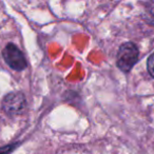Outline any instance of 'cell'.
<instances>
[{
	"instance_id": "obj_2",
	"label": "cell",
	"mask_w": 154,
	"mask_h": 154,
	"mask_svg": "<svg viewBox=\"0 0 154 154\" xmlns=\"http://www.w3.org/2000/svg\"><path fill=\"white\" fill-rule=\"evenodd\" d=\"M3 58L5 62L16 71H22L26 68V60L24 55L14 43H9L3 49Z\"/></svg>"
},
{
	"instance_id": "obj_5",
	"label": "cell",
	"mask_w": 154,
	"mask_h": 154,
	"mask_svg": "<svg viewBox=\"0 0 154 154\" xmlns=\"http://www.w3.org/2000/svg\"><path fill=\"white\" fill-rule=\"evenodd\" d=\"M16 145H11V146H7V147H3L0 149V154H8L9 152H11L12 150L15 148Z\"/></svg>"
},
{
	"instance_id": "obj_1",
	"label": "cell",
	"mask_w": 154,
	"mask_h": 154,
	"mask_svg": "<svg viewBox=\"0 0 154 154\" xmlns=\"http://www.w3.org/2000/svg\"><path fill=\"white\" fill-rule=\"evenodd\" d=\"M138 59V49L133 42H126L120 45L117 53L116 64L122 72L128 73Z\"/></svg>"
},
{
	"instance_id": "obj_4",
	"label": "cell",
	"mask_w": 154,
	"mask_h": 154,
	"mask_svg": "<svg viewBox=\"0 0 154 154\" xmlns=\"http://www.w3.org/2000/svg\"><path fill=\"white\" fill-rule=\"evenodd\" d=\"M147 69H148V72H149V74L154 78V53L152 54L149 58H148Z\"/></svg>"
},
{
	"instance_id": "obj_3",
	"label": "cell",
	"mask_w": 154,
	"mask_h": 154,
	"mask_svg": "<svg viewBox=\"0 0 154 154\" xmlns=\"http://www.w3.org/2000/svg\"><path fill=\"white\" fill-rule=\"evenodd\" d=\"M24 108H26V98L22 93H10L2 100V109L9 115L20 114L24 110Z\"/></svg>"
}]
</instances>
